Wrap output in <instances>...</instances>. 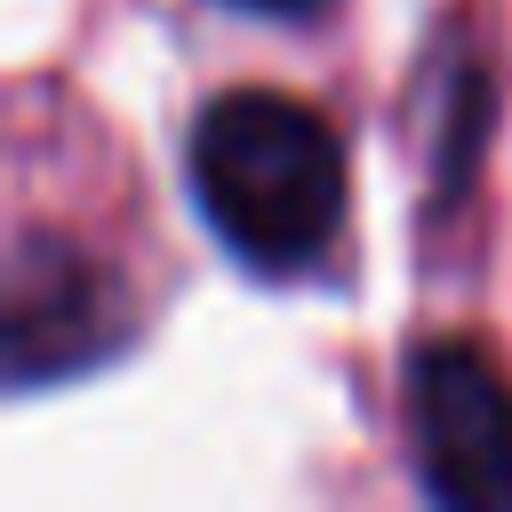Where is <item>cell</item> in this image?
Returning a JSON list of instances; mask_svg holds the SVG:
<instances>
[{
    "label": "cell",
    "mask_w": 512,
    "mask_h": 512,
    "mask_svg": "<svg viewBox=\"0 0 512 512\" xmlns=\"http://www.w3.org/2000/svg\"><path fill=\"white\" fill-rule=\"evenodd\" d=\"M128 344L120 280L64 232H16L8 256V376L48 384L112 360Z\"/></svg>",
    "instance_id": "3"
},
{
    "label": "cell",
    "mask_w": 512,
    "mask_h": 512,
    "mask_svg": "<svg viewBox=\"0 0 512 512\" xmlns=\"http://www.w3.org/2000/svg\"><path fill=\"white\" fill-rule=\"evenodd\" d=\"M232 8H256V16H312V8H328V0H232Z\"/></svg>",
    "instance_id": "4"
},
{
    "label": "cell",
    "mask_w": 512,
    "mask_h": 512,
    "mask_svg": "<svg viewBox=\"0 0 512 512\" xmlns=\"http://www.w3.org/2000/svg\"><path fill=\"white\" fill-rule=\"evenodd\" d=\"M408 456L432 504L504 512L512 504V384L504 368L464 344L432 336L408 352Z\"/></svg>",
    "instance_id": "2"
},
{
    "label": "cell",
    "mask_w": 512,
    "mask_h": 512,
    "mask_svg": "<svg viewBox=\"0 0 512 512\" xmlns=\"http://www.w3.org/2000/svg\"><path fill=\"white\" fill-rule=\"evenodd\" d=\"M200 224L248 272H312L344 232V144L280 88H224L200 104L184 144Z\"/></svg>",
    "instance_id": "1"
}]
</instances>
